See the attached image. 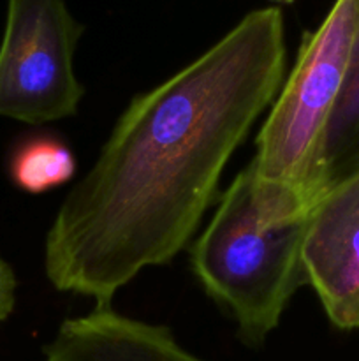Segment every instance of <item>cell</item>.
<instances>
[{"mask_svg":"<svg viewBox=\"0 0 359 361\" xmlns=\"http://www.w3.org/2000/svg\"><path fill=\"white\" fill-rule=\"evenodd\" d=\"M317 203L299 187L259 178L250 161L190 247L192 274L248 348L266 342L296 291L308 284L303 243Z\"/></svg>","mask_w":359,"mask_h":361,"instance_id":"cell-2","label":"cell"},{"mask_svg":"<svg viewBox=\"0 0 359 361\" xmlns=\"http://www.w3.org/2000/svg\"><path fill=\"white\" fill-rule=\"evenodd\" d=\"M285 66L284 14L264 7L136 95L53 219L49 284L111 307L144 268L171 263L199 228L231 155L277 99Z\"/></svg>","mask_w":359,"mask_h":361,"instance_id":"cell-1","label":"cell"},{"mask_svg":"<svg viewBox=\"0 0 359 361\" xmlns=\"http://www.w3.org/2000/svg\"><path fill=\"white\" fill-rule=\"evenodd\" d=\"M41 361H206L187 351L171 328L132 319L95 307L84 316L62 321L42 348Z\"/></svg>","mask_w":359,"mask_h":361,"instance_id":"cell-6","label":"cell"},{"mask_svg":"<svg viewBox=\"0 0 359 361\" xmlns=\"http://www.w3.org/2000/svg\"><path fill=\"white\" fill-rule=\"evenodd\" d=\"M306 281L327 319L359 328V173L331 187L315 204L303 243Z\"/></svg>","mask_w":359,"mask_h":361,"instance_id":"cell-5","label":"cell"},{"mask_svg":"<svg viewBox=\"0 0 359 361\" xmlns=\"http://www.w3.org/2000/svg\"><path fill=\"white\" fill-rule=\"evenodd\" d=\"M355 173H359V25L347 76L324 134L319 169L322 196Z\"/></svg>","mask_w":359,"mask_h":361,"instance_id":"cell-7","label":"cell"},{"mask_svg":"<svg viewBox=\"0 0 359 361\" xmlns=\"http://www.w3.org/2000/svg\"><path fill=\"white\" fill-rule=\"evenodd\" d=\"M9 173L18 189L28 194H44L73 178L76 159L62 140L37 136L18 147L11 159Z\"/></svg>","mask_w":359,"mask_h":361,"instance_id":"cell-8","label":"cell"},{"mask_svg":"<svg viewBox=\"0 0 359 361\" xmlns=\"http://www.w3.org/2000/svg\"><path fill=\"white\" fill-rule=\"evenodd\" d=\"M275 4H294V0H271Z\"/></svg>","mask_w":359,"mask_h":361,"instance_id":"cell-10","label":"cell"},{"mask_svg":"<svg viewBox=\"0 0 359 361\" xmlns=\"http://www.w3.org/2000/svg\"><path fill=\"white\" fill-rule=\"evenodd\" d=\"M16 303V275L11 264L0 256V323L13 314Z\"/></svg>","mask_w":359,"mask_h":361,"instance_id":"cell-9","label":"cell"},{"mask_svg":"<svg viewBox=\"0 0 359 361\" xmlns=\"http://www.w3.org/2000/svg\"><path fill=\"white\" fill-rule=\"evenodd\" d=\"M83 32L65 0H7L0 116L42 126L76 115L84 88L74 73V51Z\"/></svg>","mask_w":359,"mask_h":361,"instance_id":"cell-4","label":"cell"},{"mask_svg":"<svg viewBox=\"0 0 359 361\" xmlns=\"http://www.w3.org/2000/svg\"><path fill=\"white\" fill-rule=\"evenodd\" d=\"M359 25V0H334L305 32L291 74L256 137L252 164L266 182L299 187L320 200L324 134L344 87Z\"/></svg>","mask_w":359,"mask_h":361,"instance_id":"cell-3","label":"cell"}]
</instances>
